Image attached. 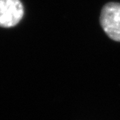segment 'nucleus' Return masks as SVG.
Returning a JSON list of instances; mask_svg holds the SVG:
<instances>
[{
    "label": "nucleus",
    "instance_id": "nucleus-1",
    "mask_svg": "<svg viewBox=\"0 0 120 120\" xmlns=\"http://www.w3.org/2000/svg\"><path fill=\"white\" fill-rule=\"evenodd\" d=\"M100 22L106 35L111 39L120 42V3L110 2L104 5Z\"/></svg>",
    "mask_w": 120,
    "mask_h": 120
},
{
    "label": "nucleus",
    "instance_id": "nucleus-2",
    "mask_svg": "<svg viewBox=\"0 0 120 120\" xmlns=\"http://www.w3.org/2000/svg\"><path fill=\"white\" fill-rule=\"evenodd\" d=\"M24 16L25 7L21 0H0V28H15Z\"/></svg>",
    "mask_w": 120,
    "mask_h": 120
}]
</instances>
